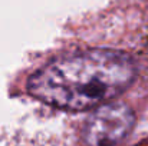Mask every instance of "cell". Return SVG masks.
Returning a JSON list of instances; mask_svg holds the SVG:
<instances>
[{
	"label": "cell",
	"mask_w": 148,
	"mask_h": 146,
	"mask_svg": "<svg viewBox=\"0 0 148 146\" xmlns=\"http://www.w3.org/2000/svg\"><path fill=\"white\" fill-rule=\"evenodd\" d=\"M130 56L118 50L94 49L50 60L29 79V93L58 109L84 112L105 105L134 82Z\"/></svg>",
	"instance_id": "cell-1"
},
{
	"label": "cell",
	"mask_w": 148,
	"mask_h": 146,
	"mask_svg": "<svg viewBox=\"0 0 148 146\" xmlns=\"http://www.w3.org/2000/svg\"><path fill=\"white\" fill-rule=\"evenodd\" d=\"M135 123L132 109L125 103H105L91 115L84 129L88 146H118L131 133Z\"/></svg>",
	"instance_id": "cell-2"
}]
</instances>
